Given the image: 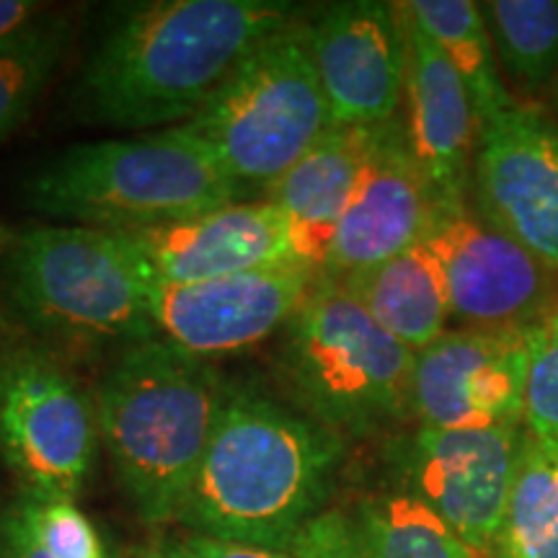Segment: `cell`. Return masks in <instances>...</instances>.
Masks as SVG:
<instances>
[{
	"instance_id": "cell-11",
	"label": "cell",
	"mask_w": 558,
	"mask_h": 558,
	"mask_svg": "<svg viewBox=\"0 0 558 558\" xmlns=\"http://www.w3.org/2000/svg\"><path fill=\"white\" fill-rule=\"evenodd\" d=\"M422 241L442 269L450 316L469 329L535 326L548 313L550 271L465 199L439 202Z\"/></svg>"
},
{
	"instance_id": "cell-16",
	"label": "cell",
	"mask_w": 558,
	"mask_h": 558,
	"mask_svg": "<svg viewBox=\"0 0 558 558\" xmlns=\"http://www.w3.org/2000/svg\"><path fill=\"white\" fill-rule=\"evenodd\" d=\"M437 207V194L409 148L407 128L386 122L320 277L344 279L393 259L424 239Z\"/></svg>"
},
{
	"instance_id": "cell-25",
	"label": "cell",
	"mask_w": 558,
	"mask_h": 558,
	"mask_svg": "<svg viewBox=\"0 0 558 558\" xmlns=\"http://www.w3.org/2000/svg\"><path fill=\"white\" fill-rule=\"evenodd\" d=\"M494 52L530 90L558 75V0H492L481 5Z\"/></svg>"
},
{
	"instance_id": "cell-9",
	"label": "cell",
	"mask_w": 558,
	"mask_h": 558,
	"mask_svg": "<svg viewBox=\"0 0 558 558\" xmlns=\"http://www.w3.org/2000/svg\"><path fill=\"white\" fill-rule=\"evenodd\" d=\"M530 333L518 329L445 331L416 352L409 411L422 429L512 427L525 418Z\"/></svg>"
},
{
	"instance_id": "cell-18",
	"label": "cell",
	"mask_w": 558,
	"mask_h": 558,
	"mask_svg": "<svg viewBox=\"0 0 558 558\" xmlns=\"http://www.w3.org/2000/svg\"><path fill=\"white\" fill-rule=\"evenodd\" d=\"M380 132L383 124L331 128L295 166L267 186L269 202H275L290 222L298 262L308 264L318 275Z\"/></svg>"
},
{
	"instance_id": "cell-26",
	"label": "cell",
	"mask_w": 558,
	"mask_h": 558,
	"mask_svg": "<svg viewBox=\"0 0 558 558\" xmlns=\"http://www.w3.org/2000/svg\"><path fill=\"white\" fill-rule=\"evenodd\" d=\"M530 435L558 445V308H550L530 333L525 418Z\"/></svg>"
},
{
	"instance_id": "cell-12",
	"label": "cell",
	"mask_w": 558,
	"mask_h": 558,
	"mask_svg": "<svg viewBox=\"0 0 558 558\" xmlns=\"http://www.w3.org/2000/svg\"><path fill=\"white\" fill-rule=\"evenodd\" d=\"M525 424L418 429L407 458L409 494L476 558H492L512 492Z\"/></svg>"
},
{
	"instance_id": "cell-15",
	"label": "cell",
	"mask_w": 558,
	"mask_h": 558,
	"mask_svg": "<svg viewBox=\"0 0 558 558\" xmlns=\"http://www.w3.org/2000/svg\"><path fill=\"white\" fill-rule=\"evenodd\" d=\"M153 284L205 282L298 262L275 202H230L169 226L120 233Z\"/></svg>"
},
{
	"instance_id": "cell-4",
	"label": "cell",
	"mask_w": 558,
	"mask_h": 558,
	"mask_svg": "<svg viewBox=\"0 0 558 558\" xmlns=\"http://www.w3.org/2000/svg\"><path fill=\"white\" fill-rule=\"evenodd\" d=\"M239 184L184 128L75 143L21 184L34 213L109 233L169 226L230 205Z\"/></svg>"
},
{
	"instance_id": "cell-8",
	"label": "cell",
	"mask_w": 558,
	"mask_h": 558,
	"mask_svg": "<svg viewBox=\"0 0 558 558\" xmlns=\"http://www.w3.org/2000/svg\"><path fill=\"white\" fill-rule=\"evenodd\" d=\"M99 437L94 401L50 354L21 347L0 357V458L21 488L75 499Z\"/></svg>"
},
{
	"instance_id": "cell-7",
	"label": "cell",
	"mask_w": 558,
	"mask_h": 558,
	"mask_svg": "<svg viewBox=\"0 0 558 558\" xmlns=\"http://www.w3.org/2000/svg\"><path fill=\"white\" fill-rule=\"evenodd\" d=\"M235 184H275L333 128L308 24L262 41L194 120L181 124Z\"/></svg>"
},
{
	"instance_id": "cell-14",
	"label": "cell",
	"mask_w": 558,
	"mask_h": 558,
	"mask_svg": "<svg viewBox=\"0 0 558 558\" xmlns=\"http://www.w3.org/2000/svg\"><path fill=\"white\" fill-rule=\"evenodd\" d=\"M308 34L333 128L396 120L407 90V45L396 3H333L308 24Z\"/></svg>"
},
{
	"instance_id": "cell-29",
	"label": "cell",
	"mask_w": 558,
	"mask_h": 558,
	"mask_svg": "<svg viewBox=\"0 0 558 558\" xmlns=\"http://www.w3.org/2000/svg\"><path fill=\"white\" fill-rule=\"evenodd\" d=\"M556 109H558V83H556Z\"/></svg>"
},
{
	"instance_id": "cell-23",
	"label": "cell",
	"mask_w": 558,
	"mask_h": 558,
	"mask_svg": "<svg viewBox=\"0 0 558 558\" xmlns=\"http://www.w3.org/2000/svg\"><path fill=\"white\" fill-rule=\"evenodd\" d=\"M354 514V558H476L414 494L362 499Z\"/></svg>"
},
{
	"instance_id": "cell-10",
	"label": "cell",
	"mask_w": 558,
	"mask_h": 558,
	"mask_svg": "<svg viewBox=\"0 0 558 558\" xmlns=\"http://www.w3.org/2000/svg\"><path fill=\"white\" fill-rule=\"evenodd\" d=\"M476 209L488 226L558 271V124L512 104L478 132Z\"/></svg>"
},
{
	"instance_id": "cell-13",
	"label": "cell",
	"mask_w": 558,
	"mask_h": 558,
	"mask_svg": "<svg viewBox=\"0 0 558 558\" xmlns=\"http://www.w3.org/2000/svg\"><path fill=\"white\" fill-rule=\"evenodd\" d=\"M320 275L290 262L205 282L153 284L150 313L160 339L202 360L243 352L288 326Z\"/></svg>"
},
{
	"instance_id": "cell-3",
	"label": "cell",
	"mask_w": 558,
	"mask_h": 558,
	"mask_svg": "<svg viewBox=\"0 0 558 558\" xmlns=\"http://www.w3.org/2000/svg\"><path fill=\"white\" fill-rule=\"evenodd\" d=\"M226 396L213 362L160 337L132 344L104 375L101 439L140 520L177 522Z\"/></svg>"
},
{
	"instance_id": "cell-22",
	"label": "cell",
	"mask_w": 558,
	"mask_h": 558,
	"mask_svg": "<svg viewBox=\"0 0 558 558\" xmlns=\"http://www.w3.org/2000/svg\"><path fill=\"white\" fill-rule=\"evenodd\" d=\"M0 558H117L75 499L21 488L0 512Z\"/></svg>"
},
{
	"instance_id": "cell-24",
	"label": "cell",
	"mask_w": 558,
	"mask_h": 558,
	"mask_svg": "<svg viewBox=\"0 0 558 558\" xmlns=\"http://www.w3.org/2000/svg\"><path fill=\"white\" fill-rule=\"evenodd\" d=\"M68 45L70 21L54 11H39L21 29L0 39V145L32 114Z\"/></svg>"
},
{
	"instance_id": "cell-5",
	"label": "cell",
	"mask_w": 558,
	"mask_h": 558,
	"mask_svg": "<svg viewBox=\"0 0 558 558\" xmlns=\"http://www.w3.org/2000/svg\"><path fill=\"white\" fill-rule=\"evenodd\" d=\"M5 300L32 331L65 341L156 339L150 277L120 233L34 226L13 233L0 262Z\"/></svg>"
},
{
	"instance_id": "cell-21",
	"label": "cell",
	"mask_w": 558,
	"mask_h": 558,
	"mask_svg": "<svg viewBox=\"0 0 558 558\" xmlns=\"http://www.w3.org/2000/svg\"><path fill=\"white\" fill-rule=\"evenodd\" d=\"M492 558H558V445L527 429Z\"/></svg>"
},
{
	"instance_id": "cell-19",
	"label": "cell",
	"mask_w": 558,
	"mask_h": 558,
	"mask_svg": "<svg viewBox=\"0 0 558 558\" xmlns=\"http://www.w3.org/2000/svg\"><path fill=\"white\" fill-rule=\"evenodd\" d=\"M339 282L411 352H422L448 331L452 316L445 277L424 241Z\"/></svg>"
},
{
	"instance_id": "cell-1",
	"label": "cell",
	"mask_w": 558,
	"mask_h": 558,
	"mask_svg": "<svg viewBox=\"0 0 558 558\" xmlns=\"http://www.w3.org/2000/svg\"><path fill=\"white\" fill-rule=\"evenodd\" d=\"M295 11L279 0H158L104 34L83 68L86 120L145 132L186 124Z\"/></svg>"
},
{
	"instance_id": "cell-20",
	"label": "cell",
	"mask_w": 558,
	"mask_h": 558,
	"mask_svg": "<svg viewBox=\"0 0 558 558\" xmlns=\"http://www.w3.org/2000/svg\"><path fill=\"white\" fill-rule=\"evenodd\" d=\"M407 9L465 83L478 128L512 107L481 5L471 0H411Z\"/></svg>"
},
{
	"instance_id": "cell-27",
	"label": "cell",
	"mask_w": 558,
	"mask_h": 558,
	"mask_svg": "<svg viewBox=\"0 0 558 558\" xmlns=\"http://www.w3.org/2000/svg\"><path fill=\"white\" fill-rule=\"evenodd\" d=\"M166 558H290L282 550L246 546V543H230L207 538V535H184V538L158 541Z\"/></svg>"
},
{
	"instance_id": "cell-6",
	"label": "cell",
	"mask_w": 558,
	"mask_h": 558,
	"mask_svg": "<svg viewBox=\"0 0 558 558\" xmlns=\"http://www.w3.org/2000/svg\"><path fill=\"white\" fill-rule=\"evenodd\" d=\"M416 352L365 311L339 279L318 277L288 324L282 369L311 418L367 435L409 411Z\"/></svg>"
},
{
	"instance_id": "cell-2",
	"label": "cell",
	"mask_w": 558,
	"mask_h": 558,
	"mask_svg": "<svg viewBox=\"0 0 558 558\" xmlns=\"http://www.w3.org/2000/svg\"><path fill=\"white\" fill-rule=\"evenodd\" d=\"M344 437L269 396L230 388L177 522L194 535L284 550L324 512Z\"/></svg>"
},
{
	"instance_id": "cell-28",
	"label": "cell",
	"mask_w": 558,
	"mask_h": 558,
	"mask_svg": "<svg viewBox=\"0 0 558 558\" xmlns=\"http://www.w3.org/2000/svg\"><path fill=\"white\" fill-rule=\"evenodd\" d=\"M37 13L39 3H32V0H0V39L21 29Z\"/></svg>"
},
{
	"instance_id": "cell-17",
	"label": "cell",
	"mask_w": 558,
	"mask_h": 558,
	"mask_svg": "<svg viewBox=\"0 0 558 558\" xmlns=\"http://www.w3.org/2000/svg\"><path fill=\"white\" fill-rule=\"evenodd\" d=\"M407 45V140L439 202H463L478 148V117L469 88L442 50L396 3Z\"/></svg>"
}]
</instances>
